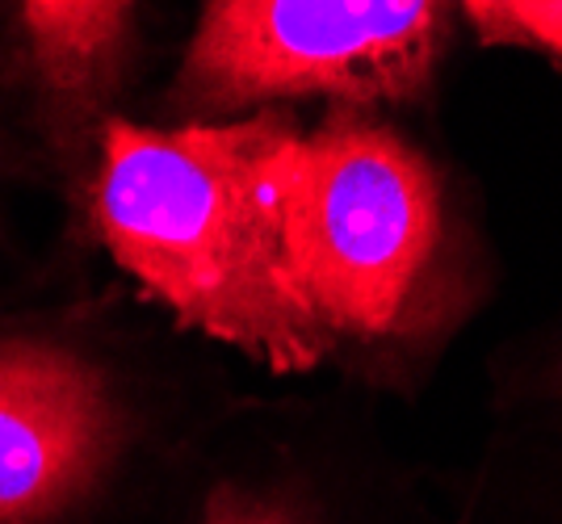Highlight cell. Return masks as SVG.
Instances as JSON below:
<instances>
[{
    "label": "cell",
    "mask_w": 562,
    "mask_h": 524,
    "mask_svg": "<svg viewBox=\"0 0 562 524\" xmlns=\"http://www.w3.org/2000/svg\"><path fill=\"white\" fill-rule=\"evenodd\" d=\"M303 144L278 110L177 130L110 118L89 185L97 239L151 298L281 374L336 353L299 248Z\"/></svg>",
    "instance_id": "cell-1"
},
{
    "label": "cell",
    "mask_w": 562,
    "mask_h": 524,
    "mask_svg": "<svg viewBox=\"0 0 562 524\" xmlns=\"http://www.w3.org/2000/svg\"><path fill=\"white\" fill-rule=\"evenodd\" d=\"M441 227V185L398 135L349 110L306 130L299 248L311 303L336 349L395 335L416 319Z\"/></svg>",
    "instance_id": "cell-2"
},
{
    "label": "cell",
    "mask_w": 562,
    "mask_h": 524,
    "mask_svg": "<svg viewBox=\"0 0 562 524\" xmlns=\"http://www.w3.org/2000/svg\"><path fill=\"white\" fill-rule=\"evenodd\" d=\"M446 0H202L177 80L189 110L407 101L446 47Z\"/></svg>",
    "instance_id": "cell-3"
},
{
    "label": "cell",
    "mask_w": 562,
    "mask_h": 524,
    "mask_svg": "<svg viewBox=\"0 0 562 524\" xmlns=\"http://www.w3.org/2000/svg\"><path fill=\"white\" fill-rule=\"evenodd\" d=\"M105 369L47 323H0V524H47L117 445Z\"/></svg>",
    "instance_id": "cell-4"
},
{
    "label": "cell",
    "mask_w": 562,
    "mask_h": 524,
    "mask_svg": "<svg viewBox=\"0 0 562 524\" xmlns=\"http://www.w3.org/2000/svg\"><path fill=\"white\" fill-rule=\"evenodd\" d=\"M139 0H13L25 76L64 144L89 130L117 89Z\"/></svg>",
    "instance_id": "cell-5"
},
{
    "label": "cell",
    "mask_w": 562,
    "mask_h": 524,
    "mask_svg": "<svg viewBox=\"0 0 562 524\" xmlns=\"http://www.w3.org/2000/svg\"><path fill=\"white\" fill-rule=\"evenodd\" d=\"M483 43H520L562 55V0H462Z\"/></svg>",
    "instance_id": "cell-6"
},
{
    "label": "cell",
    "mask_w": 562,
    "mask_h": 524,
    "mask_svg": "<svg viewBox=\"0 0 562 524\" xmlns=\"http://www.w3.org/2000/svg\"><path fill=\"white\" fill-rule=\"evenodd\" d=\"M202 524H294V516L278 508V503H265V500H252V495H244V491H232V487H223V491H214L211 508H206V521Z\"/></svg>",
    "instance_id": "cell-7"
}]
</instances>
